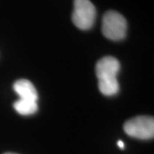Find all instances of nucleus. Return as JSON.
I'll return each instance as SVG.
<instances>
[{"instance_id":"obj_1","label":"nucleus","mask_w":154,"mask_h":154,"mask_svg":"<svg viewBox=\"0 0 154 154\" xmlns=\"http://www.w3.org/2000/svg\"><path fill=\"white\" fill-rule=\"evenodd\" d=\"M119 69V62L111 56L105 57L97 63L95 72L99 80V91L105 96H113L118 93L119 84L116 75Z\"/></svg>"},{"instance_id":"obj_2","label":"nucleus","mask_w":154,"mask_h":154,"mask_svg":"<svg viewBox=\"0 0 154 154\" xmlns=\"http://www.w3.org/2000/svg\"><path fill=\"white\" fill-rule=\"evenodd\" d=\"M128 23L125 17L115 11H107L102 20V33L105 38L119 41L126 37Z\"/></svg>"},{"instance_id":"obj_3","label":"nucleus","mask_w":154,"mask_h":154,"mask_svg":"<svg viewBox=\"0 0 154 154\" xmlns=\"http://www.w3.org/2000/svg\"><path fill=\"white\" fill-rule=\"evenodd\" d=\"M96 19V9L90 0H74L72 22L82 30L93 28Z\"/></svg>"},{"instance_id":"obj_4","label":"nucleus","mask_w":154,"mask_h":154,"mask_svg":"<svg viewBox=\"0 0 154 154\" xmlns=\"http://www.w3.org/2000/svg\"><path fill=\"white\" fill-rule=\"evenodd\" d=\"M124 131L128 135L140 140H150L154 136V119L152 116H140L131 118L124 123Z\"/></svg>"},{"instance_id":"obj_5","label":"nucleus","mask_w":154,"mask_h":154,"mask_svg":"<svg viewBox=\"0 0 154 154\" xmlns=\"http://www.w3.org/2000/svg\"><path fill=\"white\" fill-rule=\"evenodd\" d=\"M13 88L17 93L20 99L23 100H30V101H37L38 94L37 91L33 85V83L28 80L22 79L19 80L13 85Z\"/></svg>"},{"instance_id":"obj_6","label":"nucleus","mask_w":154,"mask_h":154,"mask_svg":"<svg viewBox=\"0 0 154 154\" xmlns=\"http://www.w3.org/2000/svg\"><path fill=\"white\" fill-rule=\"evenodd\" d=\"M14 108L19 114L28 116L34 114L38 110V105L35 101L19 99L14 103Z\"/></svg>"},{"instance_id":"obj_7","label":"nucleus","mask_w":154,"mask_h":154,"mask_svg":"<svg viewBox=\"0 0 154 154\" xmlns=\"http://www.w3.org/2000/svg\"><path fill=\"white\" fill-rule=\"evenodd\" d=\"M117 145H118V146H119L120 148L122 149L124 148V143H123L122 141H121V140H119V141L117 142Z\"/></svg>"},{"instance_id":"obj_8","label":"nucleus","mask_w":154,"mask_h":154,"mask_svg":"<svg viewBox=\"0 0 154 154\" xmlns=\"http://www.w3.org/2000/svg\"><path fill=\"white\" fill-rule=\"evenodd\" d=\"M5 154H17V153H13V152H6Z\"/></svg>"}]
</instances>
